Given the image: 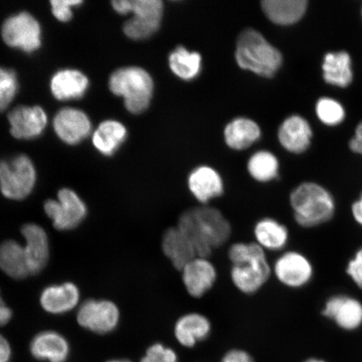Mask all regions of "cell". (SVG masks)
Instances as JSON below:
<instances>
[{"mask_svg": "<svg viewBox=\"0 0 362 362\" xmlns=\"http://www.w3.org/2000/svg\"><path fill=\"white\" fill-rule=\"evenodd\" d=\"M214 332L209 316L200 311H187L175 319L172 334L176 343L184 349H194L205 342Z\"/></svg>", "mask_w": 362, "mask_h": 362, "instance_id": "12", "label": "cell"}, {"mask_svg": "<svg viewBox=\"0 0 362 362\" xmlns=\"http://www.w3.org/2000/svg\"><path fill=\"white\" fill-rule=\"evenodd\" d=\"M346 273L357 287L362 289V247L348 261Z\"/></svg>", "mask_w": 362, "mask_h": 362, "instance_id": "36", "label": "cell"}, {"mask_svg": "<svg viewBox=\"0 0 362 362\" xmlns=\"http://www.w3.org/2000/svg\"><path fill=\"white\" fill-rule=\"evenodd\" d=\"M112 4L115 11L120 15H128L130 13L131 0H116Z\"/></svg>", "mask_w": 362, "mask_h": 362, "instance_id": "42", "label": "cell"}, {"mask_svg": "<svg viewBox=\"0 0 362 362\" xmlns=\"http://www.w3.org/2000/svg\"><path fill=\"white\" fill-rule=\"evenodd\" d=\"M163 11L161 0H131L134 16L125 23L124 34L135 40L148 38L160 28Z\"/></svg>", "mask_w": 362, "mask_h": 362, "instance_id": "11", "label": "cell"}, {"mask_svg": "<svg viewBox=\"0 0 362 362\" xmlns=\"http://www.w3.org/2000/svg\"><path fill=\"white\" fill-rule=\"evenodd\" d=\"M0 269L15 279L30 275L25 247L16 241L4 242L0 245Z\"/></svg>", "mask_w": 362, "mask_h": 362, "instance_id": "27", "label": "cell"}, {"mask_svg": "<svg viewBox=\"0 0 362 362\" xmlns=\"http://www.w3.org/2000/svg\"><path fill=\"white\" fill-rule=\"evenodd\" d=\"M236 59L243 69L272 78L282 64V55L264 36L252 29L244 30L237 43Z\"/></svg>", "mask_w": 362, "mask_h": 362, "instance_id": "4", "label": "cell"}, {"mask_svg": "<svg viewBox=\"0 0 362 362\" xmlns=\"http://www.w3.org/2000/svg\"><path fill=\"white\" fill-rule=\"evenodd\" d=\"M36 182V171L28 156L21 155L0 162V191L10 200L30 196Z\"/></svg>", "mask_w": 362, "mask_h": 362, "instance_id": "7", "label": "cell"}, {"mask_svg": "<svg viewBox=\"0 0 362 362\" xmlns=\"http://www.w3.org/2000/svg\"><path fill=\"white\" fill-rule=\"evenodd\" d=\"M19 84L15 71L0 67V112L6 110L15 98Z\"/></svg>", "mask_w": 362, "mask_h": 362, "instance_id": "33", "label": "cell"}, {"mask_svg": "<svg viewBox=\"0 0 362 362\" xmlns=\"http://www.w3.org/2000/svg\"><path fill=\"white\" fill-rule=\"evenodd\" d=\"M127 137L125 127L115 120H106L98 127L93 135L95 148L103 156L115 153Z\"/></svg>", "mask_w": 362, "mask_h": 362, "instance_id": "28", "label": "cell"}, {"mask_svg": "<svg viewBox=\"0 0 362 362\" xmlns=\"http://www.w3.org/2000/svg\"><path fill=\"white\" fill-rule=\"evenodd\" d=\"M30 351L40 361L65 362L69 356L70 346L62 334L44 332L34 337L30 343Z\"/></svg>", "mask_w": 362, "mask_h": 362, "instance_id": "22", "label": "cell"}, {"mask_svg": "<svg viewBox=\"0 0 362 362\" xmlns=\"http://www.w3.org/2000/svg\"><path fill=\"white\" fill-rule=\"evenodd\" d=\"M21 233L25 240L24 247L30 275L37 274L45 268L49 259L47 234L42 226L33 223L23 226Z\"/></svg>", "mask_w": 362, "mask_h": 362, "instance_id": "20", "label": "cell"}, {"mask_svg": "<svg viewBox=\"0 0 362 362\" xmlns=\"http://www.w3.org/2000/svg\"><path fill=\"white\" fill-rule=\"evenodd\" d=\"M11 347L10 343L0 334V362H10L11 359Z\"/></svg>", "mask_w": 362, "mask_h": 362, "instance_id": "40", "label": "cell"}, {"mask_svg": "<svg viewBox=\"0 0 362 362\" xmlns=\"http://www.w3.org/2000/svg\"><path fill=\"white\" fill-rule=\"evenodd\" d=\"M140 362H180V356L174 347L157 341L147 348Z\"/></svg>", "mask_w": 362, "mask_h": 362, "instance_id": "34", "label": "cell"}, {"mask_svg": "<svg viewBox=\"0 0 362 362\" xmlns=\"http://www.w3.org/2000/svg\"><path fill=\"white\" fill-rule=\"evenodd\" d=\"M2 38L8 47L31 53L42 45V27L28 12H21L4 21Z\"/></svg>", "mask_w": 362, "mask_h": 362, "instance_id": "8", "label": "cell"}, {"mask_svg": "<svg viewBox=\"0 0 362 362\" xmlns=\"http://www.w3.org/2000/svg\"><path fill=\"white\" fill-rule=\"evenodd\" d=\"M349 146L353 152L362 156V121L357 125L354 137L351 139Z\"/></svg>", "mask_w": 362, "mask_h": 362, "instance_id": "38", "label": "cell"}, {"mask_svg": "<svg viewBox=\"0 0 362 362\" xmlns=\"http://www.w3.org/2000/svg\"><path fill=\"white\" fill-rule=\"evenodd\" d=\"M187 187L200 206L211 205L212 201L223 197L225 191L221 175L209 166H200L192 170L188 176Z\"/></svg>", "mask_w": 362, "mask_h": 362, "instance_id": "17", "label": "cell"}, {"mask_svg": "<svg viewBox=\"0 0 362 362\" xmlns=\"http://www.w3.org/2000/svg\"><path fill=\"white\" fill-rule=\"evenodd\" d=\"M175 224L192 240L201 257H211L230 242L233 233L228 217L211 205L187 208L181 211Z\"/></svg>", "mask_w": 362, "mask_h": 362, "instance_id": "1", "label": "cell"}, {"mask_svg": "<svg viewBox=\"0 0 362 362\" xmlns=\"http://www.w3.org/2000/svg\"><path fill=\"white\" fill-rule=\"evenodd\" d=\"M219 362H257L255 356L242 347H232L221 356Z\"/></svg>", "mask_w": 362, "mask_h": 362, "instance_id": "37", "label": "cell"}, {"mask_svg": "<svg viewBox=\"0 0 362 362\" xmlns=\"http://www.w3.org/2000/svg\"><path fill=\"white\" fill-rule=\"evenodd\" d=\"M312 130L309 123L302 117H288L280 127L279 139L287 151L300 153L306 151L310 144Z\"/></svg>", "mask_w": 362, "mask_h": 362, "instance_id": "24", "label": "cell"}, {"mask_svg": "<svg viewBox=\"0 0 362 362\" xmlns=\"http://www.w3.org/2000/svg\"><path fill=\"white\" fill-rule=\"evenodd\" d=\"M58 137L66 144L75 146L88 137L92 124L86 113L76 108L66 107L57 113L53 122Z\"/></svg>", "mask_w": 362, "mask_h": 362, "instance_id": "19", "label": "cell"}, {"mask_svg": "<svg viewBox=\"0 0 362 362\" xmlns=\"http://www.w3.org/2000/svg\"><path fill=\"white\" fill-rule=\"evenodd\" d=\"M119 320V308L111 301L89 300L81 305L78 312L81 327L99 334L113 332Z\"/></svg>", "mask_w": 362, "mask_h": 362, "instance_id": "13", "label": "cell"}, {"mask_svg": "<svg viewBox=\"0 0 362 362\" xmlns=\"http://www.w3.org/2000/svg\"><path fill=\"white\" fill-rule=\"evenodd\" d=\"M279 162L273 153L260 151L253 155L247 164L251 177L259 183H269L279 177Z\"/></svg>", "mask_w": 362, "mask_h": 362, "instance_id": "31", "label": "cell"}, {"mask_svg": "<svg viewBox=\"0 0 362 362\" xmlns=\"http://www.w3.org/2000/svg\"><path fill=\"white\" fill-rule=\"evenodd\" d=\"M272 265V277L282 287L293 291L308 286L315 277V267L304 252L293 249L279 253Z\"/></svg>", "mask_w": 362, "mask_h": 362, "instance_id": "6", "label": "cell"}, {"mask_svg": "<svg viewBox=\"0 0 362 362\" xmlns=\"http://www.w3.org/2000/svg\"><path fill=\"white\" fill-rule=\"evenodd\" d=\"M324 79L329 85L346 88L353 81L351 58L344 51L329 52L324 57Z\"/></svg>", "mask_w": 362, "mask_h": 362, "instance_id": "25", "label": "cell"}, {"mask_svg": "<svg viewBox=\"0 0 362 362\" xmlns=\"http://www.w3.org/2000/svg\"><path fill=\"white\" fill-rule=\"evenodd\" d=\"M11 134L17 139H31L43 133L47 124V113L39 106H19L8 115Z\"/></svg>", "mask_w": 362, "mask_h": 362, "instance_id": "18", "label": "cell"}, {"mask_svg": "<svg viewBox=\"0 0 362 362\" xmlns=\"http://www.w3.org/2000/svg\"><path fill=\"white\" fill-rule=\"evenodd\" d=\"M89 87V80L83 72L66 69L57 72L51 81L53 96L58 100L67 101L83 97Z\"/></svg>", "mask_w": 362, "mask_h": 362, "instance_id": "23", "label": "cell"}, {"mask_svg": "<svg viewBox=\"0 0 362 362\" xmlns=\"http://www.w3.org/2000/svg\"><path fill=\"white\" fill-rule=\"evenodd\" d=\"M268 255L253 241L230 244L226 252L230 262L229 279L239 293L245 296H255L273 278Z\"/></svg>", "mask_w": 362, "mask_h": 362, "instance_id": "2", "label": "cell"}, {"mask_svg": "<svg viewBox=\"0 0 362 362\" xmlns=\"http://www.w3.org/2000/svg\"><path fill=\"white\" fill-rule=\"evenodd\" d=\"M253 242L268 253L286 250L291 242V232L286 225L274 216L260 217L252 228Z\"/></svg>", "mask_w": 362, "mask_h": 362, "instance_id": "16", "label": "cell"}, {"mask_svg": "<svg viewBox=\"0 0 362 362\" xmlns=\"http://www.w3.org/2000/svg\"><path fill=\"white\" fill-rule=\"evenodd\" d=\"M201 63L200 54L189 52L183 47H179L169 57L170 69L184 80L196 78L201 71Z\"/></svg>", "mask_w": 362, "mask_h": 362, "instance_id": "30", "label": "cell"}, {"mask_svg": "<svg viewBox=\"0 0 362 362\" xmlns=\"http://www.w3.org/2000/svg\"><path fill=\"white\" fill-rule=\"evenodd\" d=\"M179 274L185 292L196 300L206 296L219 278L218 269L211 257L201 256L189 261Z\"/></svg>", "mask_w": 362, "mask_h": 362, "instance_id": "10", "label": "cell"}, {"mask_svg": "<svg viewBox=\"0 0 362 362\" xmlns=\"http://www.w3.org/2000/svg\"><path fill=\"white\" fill-rule=\"evenodd\" d=\"M293 219L300 228H318L333 219L337 202L322 185L306 181L293 189L288 197Z\"/></svg>", "mask_w": 362, "mask_h": 362, "instance_id": "3", "label": "cell"}, {"mask_svg": "<svg viewBox=\"0 0 362 362\" xmlns=\"http://www.w3.org/2000/svg\"><path fill=\"white\" fill-rule=\"evenodd\" d=\"M107 362H132V361H129V360H112V361H110Z\"/></svg>", "mask_w": 362, "mask_h": 362, "instance_id": "44", "label": "cell"}, {"mask_svg": "<svg viewBox=\"0 0 362 362\" xmlns=\"http://www.w3.org/2000/svg\"><path fill=\"white\" fill-rule=\"evenodd\" d=\"M108 85L113 94L124 98L127 110L134 115L146 111L151 103L153 79L142 68H120L111 75Z\"/></svg>", "mask_w": 362, "mask_h": 362, "instance_id": "5", "label": "cell"}, {"mask_svg": "<svg viewBox=\"0 0 362 362\" xmlns=\"http://www.w3.org/2000/svg\"><path fill=\"white\" fill-rule=\"evenodd\" d=\"M351 214L355 223L362 228V192L359 197L352 203Z\"/></svg>", "mask_w": 362, "mask_h": 362, "instance_id": "39", "label": "cell"}, {"mask_svg": "<svg viewBox=\"0 0 362 362\" xmlns=\"http://www.w3.org/2000/svg\"><path fill=\"white\" fill-rule=\"evenodd\" d=\"M305 362H325V361L316 359V358H310L306 360Z\"/></svg>", "mask_w": 362, "mask_h": 362, "instance_id": "43", "label": "cell"}, {"mask_svg": "<svg viewBox=\"0 0 362 362\" xmlns=\"http://www.w3.org/2000/svg\"><path fill=\"white\" fill-rule=\"evenodd\" d=\"M319 119L327 126H337L345 119L346 112L338 101L330 98H320L316 103Z\"/></svg>", "mask_w": 362, "mask_h": 362, "instance_id": "32", "label": "cell"}, {"mask_svg": "<svg viewBox=\"0 0 362 362\" xmlns=\"http://www.w3.org/2000/svg\"><path fill=\"white\" fill-rule=\"evenodd\" d=\"M83 3L80 0H52V11L53 16L58 21H69L72 18L71 7L79 6Z\"/></svg>", "mask_w": 362, "mask_h": 362, "instance_id": "35", "label": "cell"}, {"mask_svg": "<svg viewBox=\"0 0 362 362\" xmlns=\"http://www.w3.org/2000/svg\"><path fill=\"white\" fill-rule=\"evenodd\" d=\"M160 247L163 255L178 273L198 256L192 240L176 224L169 226L163 232Z\"/></svg>", "mask_w": 362, "mask_h": 362, "instance_id": "15", "label": "cell"}, {"mask_svg": "<svg viewBox=\"0 0 362 362\" xmlns=\"http://www.w3.org/2000/svg\"><path fill=\"white\" fill-rule=\"evenodd\" d=\"M80 300V291L72 283L52 285L40 296V305L48 313L60 315L74 309Z\"/></svg>", "mask_w": 362, "mask_h": 362, "instance_id": "21", "label": "cell"}, {"mask_svg": "<svg viewBox=\"0 0 362 362\" xmlns=\"http://www.w3.org/2000/svg\"><path fill=\"white\" fill-rule=\"evenodd\" d=\"M45 214L57 230H69L78 226L88 214L86 204L71 189H60L57 200H48L44 205Z\"/></svg>", "mask_w": 362, "mask_h": 362, "instance_id": "9", "label": "cell"}, {"mask_svg": "<svg viewBox=\"0 0 362 362\" xmlns=\"http://www.w3.org/2000/svg\"><path fill=\"white\" fill-rule=\"evenodd\" d=\"M321 314L339 329L352 332L362 325V302L349 294H334L325 302Z\"/></svg>", "mask_w": 362, "mask_h": 362, "instance_id": "14", "label": "cell"}, {"mask_svg": "<svg viewBox=\"0 0 362 362\" xmlns=\"http://www.w3.org/2000/svg\"><path fill=\"white\" fill-rule=\"evenodd\" d=\"M307 4L306 0H265L262 2V8L271 21L288 25L304 16Z\"/></svg>", "mask_w": 362, "mask_h": 362, "instance_id": "26", "label": "cell"}, {"mask_svg": "<svg viewBox=\"0 0 362 362\" xmlns=\"http://www.w3.org/2000/svg\"><path fill=\"white\" fill-rule=\"evenodd\" d=\"M12 311L6 304L0 294V327L7 325L12 318Z\"/></svg>", "mask_w": 362, "mask_h": 362, "instance_id": "41", "label": "cell"}, {"mask_svg": "<svg viewBox=\"0 0 362 362\" xmlns=\"http://www.w3.org/2000/svg\"><path fill=\"white\" fill-rule=\"evenodd\" d=\"M261 131L255 122L247 119H237L225 129V139L228 146L233 149L247 148L260 137Z\"/></svg>", "mask_w": 362, "mask_h": 362, "instance_id": "29", "label": "cell"}]
</instances>
